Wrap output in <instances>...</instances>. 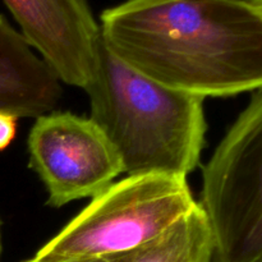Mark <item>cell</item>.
<instances>
[{"label":"cell","mask_w":262,"mask_h":262,"mask_svg":"<svg viewBox=\"0 0 262 262\" xmlns=\"http://www.w3.org/2000/svg\"><path fill=\"white\" fill-rule=\"evenodd\" d=\"M100 30L110 53L169 89L202 99L262 89V13L250 0H125Z\"/></svg>","instance_id":"obj_1"},{"label":"cell","mask_w":262,"mask_h":262,"mask_svg":"<svg viewBox=\"0 0 262 262\" xmlns=\"http://www.w3.org/2000/svg\"><path fill=\"white\" fill-rule=\"evenodd\" d=\"M84 91L90 119L115 148L123 173L187 178L199 166L207 130L205 99L142 76L104 42Z\"/></svg>","instance_id":"obj_2"},{"label":"cell","mask_w":262,"mask_h":262,"mask_svg":"<svg viewBox=\"0 0 262 262\" xmlns=\"http://www.w3.org/2000/svg\"><path fill=\"white\" fill-rule=\"evenodd\" d=\"M197 205L184 177L128 176L113 183L71 220L33 258H107L165 232Z\"/></svg>","instance_id":"obj_3"},{"label":"cell","mask_w":262,"mask_h":262,"mask_svg":"<svg viewBox=\"0 0 262 262\" xmlns=\"http://www.w3.org/2000/svg\"><path fill=\"white\" fill-rule=\"evenodd\" d=\"M199 205L214 238L211 262H262V89L205 165Z\"/></svg>","instance_id":"obj_4"},{"label":"cell","mask_w":262,"mask_h":262,"mask_svg":"<svg viewBox=\"0 0 262 262\" xmlns=\"http://www.w3.org/2000/svg\"><path fill=\"white\" fill-rule=\"evenodd\" d=\"M28 165L51 207L94 199L123 173L117 151L90 118L53 112L36 118L27 140Z\"/></svg>","instance_id":"obj_5"},{"label":"cell","mask_w":262,"mask_h":262,"mask_svg":"<svg viewBox=\"0 0 262 262\" xmlns=\"http://www.w3.org/2000/svg\"><path fill=\"white\" fill-rule=\"evenodd\" d=\"M33 50L58 79L86 89L102 46L100 23L87 0H3Z\"/></svg>","instance_id":"obj_6"},{"label":"cell","mask_w":262,"mask_h":262,"mask_svg":"<svg viewBox=\"0 0 262 262\" xmlns=\"http://www.w3.org/2000/svg\"><path fill=\"white\" fill-rule=\"evenodd\" d=\"M61 86L19 31L0 15V112L38 118L56 112Z\"/></svg>","instance_id":"obj_7"},{"label":"cell","mask_w":262,"mask_h":262,"mask_svg":"<svg viewBox=\"0 0 262 262\" xmlns=\"http://www.w3.org/2000/svg\"><path fill=\"white\" fill-rule=\"evenodd\" d=\"M214 238L209 219L196 206L154 239L107 262H211Z\"/></svg>","instance_id":"obj_8"},{"label":"cell","mask_w":262,"mask_h":262,"mask_svg":"<svg viewBox=\"0 0 262 262\" xmlns=\"http://www.w3.org/2000/svg\"><path fill=\"white\" fill-rule=\"evenodd\" d=\"M17 120L18 118L0 112V151L5 150L14 140L17 133Z\"/></svg>","instance_id":"obj_9"},{"label":"cell","mask_w":262,"mask_h":262,"mask_svg":"<svg viewBox=\"0 0 262 262\" xmlns=\"http://www.w3.org/2000/svg\"><path fill=\"white\" fill-rule=\"evenodd\" d=\"M26 262H107V258H78V260H67V261H40L36 258H31V260Z\"/></svg>","instance_id":"obj_10"},{"label":"cell","mask_w":262,"mask_h":262,"mask_svg":"<svg viewBox=\"0 0 262 262\" xmlns=\"http://www.w3.org/2000/svg\"><path fill=\"white\" fill-rule=\"evenodd\" d=\"M250 3L252 5H255V7L262 13V0H250Z\"/></svg>","instance_id":"obj_11"},{"label":"cell","mask_w":262,"mask_h":262,"mask_svg":"<svg viewBox=\"0 0 262 262\" xmlns=\"http://www.w3.org/2000/svg\"><path fill=\"white\" fill-rule=\"evenodd\" d=\"M0 253H2V232H0Z\"/></svg>","instance_id":"obj_12"}]
</instances>
